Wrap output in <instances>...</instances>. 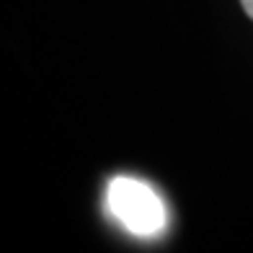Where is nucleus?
<instances>
[{
  "label": "nucleus",
  "mask_w": 253,
  "mask_h": 253,
  "mask_svg": "<svg viewBox=\"0 0 253 253\" xmlns=\"http://www.w3.org/2000/svg\"><path fill=\"white\" fill-rule=\"evenodd\" d=\"M240 3H243V8H246V13L253 18V0H240Z\"/></svg>",
  "instance_id": "2"
},
{
  "label": "nucleus",
  "mask_w": 253,
  "mask_h": 253,
  "mask_svg": "<svg viewBox=\"0 0 253 253\" xmlns=\"http://www.w3.org/2000/svg\"><path fill=\"white\" fill-rule=\"evenodd\" d=\"M106 202H109V212L129 233L140 238H153L163 233L168 220L166 204L150 183L129 176H117L109 183Z\"/></svg>",
  "instance_id": "1"
}]
</instances>
